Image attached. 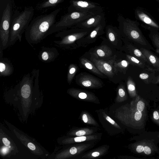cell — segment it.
Listing matches in <instances>:
<instances>
[{
  "label": "cell",
  "instance_id": "obj_27",
  "mask_svg": "<svg viewBox=\"0 0 159 159\" xmlns=\"http://www.w3.org/2000/svg\"><path fill=\"white\" fill-rule=\"evenodd\" d=\"M93 133V130L88 128L79 129L73 132L70 134L76 136L90 135Z\"/></svg>",
  "mask_w": 159,
  "mask_h": 159
},
{
  "label": "cell",
  "instance_id": "obj_37",
  "mask_svg": "<svg viewBox=\"0 0 159 159\" xmlns=\"http://www.w3.org/2000/svg\"><path fill=\"white\" fill-rule=\"evenodd\" d=\"M144 147L142 145H138L136 148V152L138 153H141L143 152Z\"/></svg>",
  "mask_w": 159,
  "mask_h": 159
},
{
  "label": "cell",
  "instance_id": "obj_16",
  "mask_svg": "<svg viewBox=\"0 0 159 159\" xmlns=\"http://www.w3.org/2000/svg\"><path fill=\"white\" fill-rule=\"evenodd\" d=\"M127 50L129 55L143 61L150 66V64L145 56L139 50V48L129 42L126 44Z\"/></svg>",
  "mask_w": 159,
  "mask_h": 159
},
{
  "label": "cell",
  "instance_id": "obj_5",
  "mask_svg": "<svg viewBox=\"0 0 159 159\" xmlns=\"http://www.w3.org/2000/svg\"><path fill=\"white\" fill-rule=\"evenodd\" d=\"M94 28H79L63 30L58 32L55 35L56 37L60 38V39L54 42L58 47L62 48H69L75 41L88 35Z\"/></svg>",
  "mask_w": 159,
  "mask_h": 159
},
{
  "label": "cell",
  "instance_id": "obj_2",
  "mask_svg": "<svg viewBox=\"0 0 159 159\" xmlns=\"http://www.w3.org/2000/svg\"><path fill=\"white\" fill-rule=\"evenodd\" d=\"M117 21L119 24L120 33L129 42L139 48H143L151 50H155L143 35L139 27L140 24L138 21L125 18L121 15L118 16Z\"/></svg>",
  "mask_w": 159,
  "mask_h": 159
},
{
  "label": "cell",
  "instance_id": "obj_31",
  "mask_svg": "<svg viewBox=\"0 0 159 159\" xmlns=\"http://www.w3.org/2000/svg\"><path fill=\"white\" fill-rule=\"evenodd\" d=\"M77 69V67L75 65L71 64L69 66L67 75V81L69 84L71 82L76 74Z\"/></svg>",
  "mask_w": 159,
  "mask_h": 159
},
{
  "label": "cell",
  "instance_id": "obj_40",
  "mask_svg": "<svg viewBox=\"0 0 159 159\" xmlns=\"http://www.w3.org/2000/svg\"><path fill=\"white\" fill-rule=\"evenodd\" d=\"M28 148L32 151L36 149L35 146L32 143H29L27 144Z\"/></svg>",
  "mask_w": 159,
  "mask_h": 159
},
{
  "label": "cell",
  "instance_id": "obj_7",
  "mask_svg": "<svg viewBox=\"0 0 159 159\" xmlns=\"http://www.w3.org/2000/svg\"><path fill=\"white\" fill-rule=\"evenodd\" d=\"M68 12L79 11L97 14L103 12V8L98 3L84 0H71Z\"/></svg>",
  "mask_w": 159,
  "mask_h": 159
},
{
  "label": "cell",
  "instance_id": "obj_19",
  "mask_svg": "<svg viewBox=\"0 0 159 159\" xmlns=\"http://www.w3.org/2000/svg\"><path fill=\"white\" fill-rule=\"evenodd\" d=\"M149 61L150 66L154 68L159 67V57L151 50L143 48H139Z\"/></svg>",
  "mask_w": 159,
  "mask_h": 159
},
{
  "label": "cell",
  "instance_id": "obj_36",
  "mask_svg": "<svg viewBox=\"0 0 159 159\" xmlns=\"http://www.w3.org/2000/svg\"><path fill=\"white\" fill-rule=\"evenodd\" d=\"M143 152L147 155H149L151 153V150L150 148L148 146L144 147Z\"/></svg>",
  "mask_w": 159,
  "mask_h": 159
},
{
  "label": "cell",
  "instance_id": "obj_43",
  "mask_svg": "<svg viewBox=\"0 0 159 159\" xmlns=\"http://www.w3.org/2000/svg\"><path fill=\"white\" fill-rule=\"evenodd\" d=\"M154 70L155 72H159V67L157 68H154Z\"/></svg>",
  "mask_w": 159,
  "mask_h": 159
},
{
  "label": "cell",
  "instance_id": "obj_38",
  "mask_svg": "<svg viewBox=\"0 0 159 159\" xmlns=\"http://www.w3.org/2000/svg\"><path fill=\"white\" fill-rule=\"evenodd\" d=\"M2 141L4 145L7 146H9L10 144V141L6 138H3Z\"/></svg>",
  "mask_w": 159,
  "mask_h": 159
},
{
  "label": "cell",
  "instance_id": "obj_35",
  "mask_svg": "<svg viewBox=\"0 0 159 159\" xmlns=\"http://www.w3.org/2000/svg\"><path fill=\"white\" fill-rule=\"evenodd\" d=\"M102 114L103 117L110 124L117 129H121L119 125L114 120L107 115L104 112H102Z\"/></svg>",
  "mask_w": 159,
  "mask_h": 159
},
{
  "label": "cell",
  "instance_id": "obj_14",
  "mask_svg": "<svg viewBox=\"0 0 159 159\" xmlns=\"http://www.w3.org/2000/svg\"><path fill=\"white\" fill-rule=\"evenodd\" d=\"M68 92L71 95L77 99L91 102H95L97 100L94 94L88 92L75 89H70Z\"/></svg>",
  "mask_w": 159,
  "mask_h": 159
},
{
  "label": "cell",
  "instance_id": "obj_44",
  "mask_svg": "<svg viewBox=\"0 0 159 159\" xmlns=\"http://www.w3.org/2000/svg\"><path fill=\"white\" fill-rule=\"evenodd\" d=\"M157 1L159 2V0H156Z\"/></svg>",
  "mask_w": 159,
  "mask_h": 159
},
{
  "label": "cell",
  "instance_id": "obj_8",
  "mask_svg": "<svg viewBox=\"0 0 159 159\" xmlns=\"http://www.w3.org/2000/svg\"><path fill=\"white\" fill-rule=\"evenodd\" d=\"M142 112L137 111L130 106V108L123 106L116 111L115 117L127 125H132L133 122H138L142 119Z\"/></svg>",
  "mask_w": 159,
  "mask_h": 159
},
{
  "label": "cell",
  "instance_id": "obj_23",
  "mask_svg": "<svg viewBox=\"0 0 159 159\" xmlns=\"http://www.w3.org/2000/svg\"><path fill=\"white\" fill-rule=\"evenodd\" d=\"M82 65L86 69L92 72L99 75H102V74L96 67L94 64L91 61L84 57L80 59Z\"/></svg>",
  "mask_w": 159,
  "mask_h": 159
},
{
  "label": "cell",
  "instance_id": "obj_21",
  "mask_svg": "<svg viewBox=\"0 0 159 159\" xmlns=\"http://www.w3.org/2000/svg\"><path fill=\"white\" fill-rule=\"evenodd\" d=\"M98 136L96 135H88L76 136L74 138H69L66 139L64 142L65 143H80L86 141H89L96 139Z\"/></svg>",
  "mask_w": 159,
  "mask_h": 159
},
{
  "label": "cell",
  "instance_id": "obj_29",
  "mask_svg": "<svg viewBox=\"0 0 159 159\" xmlns=\"http://www.w3.org/2000/svg\"><path fill=\"white\" fill-rule=\"evenodd\" d=\"M127 98L126 94L125 88L123 85H120L118 87L117 90V95L116 98L117 102H121L125 100Z\"/></svg>",
  "mask_w": 159,
  "mask_h": 159
},
{
  "label": "cell",
  "instance_id": "obj_24",
  "mask_svg": "<svg viewBox=\"0 0 159 159\" xmlns=\"http://www.w3.org/2000/svg\"><path fill=\"white\" fill-rule=\"evenodd\" d=\"M107 151V148L106 147H101L86 154L82 157V158H94L102 156L106 153Z\"/></svg>",
  "mask_w": 159,
  "mask_h": 159
},
{
  "label": "cell",
  "instance_id": "obj_3",
  "mask_svg": "<svg viewBox=\"0 0 159 159\" xmlns=\"http://www.w3.org/2000/svg\"><path fill=\"white\" fill-rule=\"evenodd\" d=\"M34 12L32 6L26 7L21 11L18 10L15 11L11 20L8 47L13 45L17 40L21 42L22 35L32 20Z\"/></svg>",
  "mask_w": 159,
  "mask_h": 159
},
{
  "label": "cell",
  "instance_id": "obj_41",
  "mask_svg": "<svg viewBox=\"0 0 159 159\" xmlns=\"http://www.w3.org/2000/svg\"><path fill=\"white\" fill-rule=\"evenodd\" d=\"M152 83L157 84L159 83V75L155 76L153 79L152 82Z\"/></svg>",
  "mask_w": 159,
  "mask_h": 159
},
{
  "label": "cell",
  "instance_id": "obj_22",
  "mask_svg": "<svg viewBox=\"0 0 159 159\" xmlns=\"http://www.w3.org/2000/svg\"><path fill=\"white\" fill-rule=\"evenodd\" d=\"M106 24L105 18L100 24L94 28L88 34L87 38L88 39H93L98 35L102 34L103 32V30Z\"/></svg>",
  "mask_w": 159,
  "mask_h": 159
},
{
  "label": "cell",
  "instance_id": "obj_4",
  "mask_svg": "<svg viewBox=\"0 0 159 159\" xmlns=\"http://www.w3.org/2000/svg\"><path fill=\"white\" fill-rule=\"evenodd\" d=\"M95 15L96 14L87 12H68L62 16L59 20L51 27L47 35L73 27L80 22Z\"/></svg>",
  "mask_w": 159,
  "mask_h": 159
},
{
  "label": "cell",
  "instance_id": "obj_9",
  "mask_svg": "<svg viewBox=\"0 0 159 159\" xmlns=\"http://www.w3.org/2000/svg\"><path fill=\"white\" fill-rule=\"evenodd\" d=\"M134 13L135 19L142 23L141 26L143 28L149 31L159 30V25L144 9L137 7L135 9Z\"/></svg>",
  "mask_w": 159,
  "mask_h": 159
},
{
  "label": "cell",
  "instance_id": "obj_25",
  "mask_svg": "<svg viewBox=\"0 0 159 159\" xmlns=\"http://www.w3.org/2000/svg\"><path fill=\"white\" fill-rule=\"evenodd\" d=\"M148 37L156 49L155 51L159 53V32L158 31H150Z\"/></svg>",
  "mask_w": 159,
  "mask_h": 159
},
{
  "label": "cell",
  "instance_id": "obj_32",
  "mask_svg": "<svg viewBox=\"0 0 159 159\" xmlns=\"http://www.w3.org/2000/svg\"><path fill=\"white\" fill-rule=\"evenodd\" d=\"M129 64L128 61L125 60H123L117 63H115L114 66V70L115 71L119 68L120 70H122L125 73Z\"/></svg>",
  "mask_w": 159,
  "mask_h": 159
},
{
  "label": "cell",
  "instance_id": "obj_18",
  "mask_svg": "<svg viewBox=\"0 0 159 159\" xmlns=\"http://www.w3.org/2000/svg\"><path fill=\"white\" fill-rule=\"evenodd\" d=\"M126 56L127 60L131 64L147 71L156 72L154 68L151 67L149 65L145 62L129 55L126 54Z\"/></svg>",
  "mask_w": 159,
  "mask_h": 159
},
{
  "label": "cell",
  "instance_id": "obj_34",
  "mask_svg": "<svg viewBox=\"0 0 159 159\" xmlns=\"http://www.w3.org/2000/svg\"><path fill=\"white\" fill-rule=\"evenodd\" d=\"M137 102H136L135 103L134 102H131V106L134 108L137 111L142 112L144 109V103L142 100H139Z\"/></svg>",
  "mask_w": 159,
  "mask_h": 159
},
{
  "label": "cell",
  "instance_id": "obj_1",
  "mask_svg": "<svg viewBox=\"0 0 159 159\" xmlns=\"http://www.w3.org/2000/svg\"><path fill=\"white\" fill-rule=\"evenodd\" d=\"M61 10L57 9L32 20L25 32V39L30 44H38L47 36L48 31L56 22V17Z\"/></svg>",
  "mask_w": 159,
  "mask_h": 159
},
{
  "label": "cell",
  "instance_id": "obj_15",
  "mask_svg": "<svg viewBox=\"0 0 159 159\" xmlns=\"http://www.w3.org/2000/svg\"><path fill=\"white\" fill-rule=\"evenodd\" d=\"M13 71V66L11 61L7 58L0 57V76H10Z\"/></svg>",
  "mask_w": 159,
  "mask_h": 159
},
{
  "label": "cell",
  "instance_id": "obj_13",
  "mask_svg": "<svg viewBox=\"0 0 159 159\" xmlns=\"http://www.w3.org/2000/svg\"><path fill=\"white\" fill-rule=\"evenodd\" d=\"M78 83L81 86L89 88H98L102 86L100 81L97 78L89 75L81 76Z\"/></svg>",
  "mask_w": 159,
  "mask_h": 159
},
{
  "label": "cell",
  "instance_id": "obj_42",
  "mask_svg": "<svg viewBox=\"0 0 159 159\" xmlns=\"http://www.w3.org/2000/svg\"><path fill=\"white\" fill-rule=\"evenodd\" d=\"M7 148H3V151L2 150V152H3V153H6V152L7 151Z\"/></svg>",
  "mask_w": 159,
  "mask_h": 159
},
{
  "label": "cell",
  "instance_id": "obj_17",
  "mask_svg": "<svg viewBox=\"0 0 159 159\" xmlns=\"http://www.w3.org/2000/svg\"><path fill=\"white\" fill-rule=\"evenodd\" d=\"M90 145L89 144H82L74 146L64 152L62 156L66 158L78 155L87 149Z\"/></svg>",
  "mask_w": 159,
  "mask_h": 159
},
{
  "label": "cell",
  "instance_id": "obj_39",
  "mask_svg": "<svg viewBox=\"0 0 159 159\" xmlns=\"http://www.w3.org/2000/svg\"><path fill=\"white\" fill-rule=\"evenodd\" d=\"M153 117L155 120H159V114L157 111H155L153 114Z\"/></svg>",
  "mask_w": 159,
  "mask_h": 159
},
{
  "label": "cell",
  "instance_id": "obj_33",
  "mask_svg": "<svg viewBox=\"0 0 159 159\" xmlns=\"http://www.w3.org/2000/svg\"><path fill=\"white\" fill-rule=\"evenodd\" d=\"M81 119L83 122L87 124L96 125L97 124L96 121L87 112H83Z\"/></svg>",
  "mask_w": 159,
  "mask_h": 159
},
{
  "label": "cell",
  "instance_id": "obj_6",
  "mask_svg": "<svg viewBox=\"0 0 159 159\" xmlns=\"http://www.w3.org/2000/svg\"><path fill=\"white\" fill-rule=\"evenodd\" d=\"M11 20V8L7 4L2 17L0 25V51L8 47Z\"/></svg>",
  "mask_w": 159,
  "mask_h": 159
},
{
  "label": "cell",
  "instance_id": "obj_10",
  "mask_svg": "<svg viewBox=\"0 0 159 159\" xmlns=\"http://www.w3.org/2000/svg\"><path fill=\"white\" fill-rule=\"evenodd\" d=\"M105 18L104 13L102 12L80 22L74 27L82 28H95Z\"/></svg>",
  "mask_w": 159,
  "mask_h": 159
},
{
  "label": "cell",
  "instance_id": "obj_26",
  "mask_svg": "<svg viewBox=\"0 0 159 159\" xmlns=\"http://www.w3.org/2000/svg\"><path fill=\"white\" fill-rule=\"evenodd\" d=\"M65 0H47L38 5L37 8L39 9L55 7Z\"/></svg>",
  "mask_w": 159,
  "mask_h": 159
},
{
  "label": "cell",
  "instance_id": "obj_28",
  "mask_svg": "<svg viewBox=\"0 0 159 159\" xmlns=\"http://www.w3.org/2000/svg\"><path fill=\"white\" fill-rule=\"evenodd\" d=\"M127 85L129 93L131 97L136 95L135 83L130 77H129L127 81Z\"/></svg>",
  "mask_w": 159,
  "mask_h": 159
},
{
  "label": "cell",
  "instance_id": "obj_12",
  "mask_svg": "<svg viewBox=\"0 0 159 159\" xmlns=\"http://www.w3.org/2000/svg\"><path fill=\"white\" fill-rule=\"evenodd\" d=\"M59 53L55 48L44 47L39 54V59L45 62H49L54 61L58 57Z\"/></svg>",
  "mask_w": 159,
  "mask_h": 159
},
{
  "label": "cell",
  "instance_id": "obj_20",
  "mask_svg": "<svg viewBox=\"0 0 159 159\" xmlns=\"http://www.w3.org/2000/svg\"><path fill=\"white\" fill-rule=\"evenodd\" d=\"M112 54L111 49L107 45H102L95 49L93 54L97 58H105L111 56Z\"/></svg>",
  "mask_w": 159,
  "mask_h": 159
},
{
  "label": "cell",
  "instance_id": "obj_11",
  "mask_svg": "<svg viewBox=\"0 0 159 159\" xmlns=\"http://www.w3.org/2000/svg\"><path fill=\"white\" fill-rule=\"evenodd\" d=\"M91 60L96 67L102 73L109 77L113 76L115 70L112 62L105 61L95 58H92Z\"/></svg>",
  "mask_w": 159,
  "mask_h": 159
},
{
  "label": "cell",
  "instance_id": "obj_30",
  "mask_svg": "<svg viewBox=\"0 0 159 159\" xmlns=\"http://www.w3.org/2000/svg\"><path fill=\"white\" fill-rule=\"evenodd\" d=\"M155 73L152 72L151 73H141L139 75V76L146 84H148L152 83V80L156 76Z\"/></svg>",
  "mask_w": 159,
  "mask_h": 159
}]
</instances>
